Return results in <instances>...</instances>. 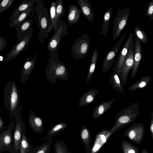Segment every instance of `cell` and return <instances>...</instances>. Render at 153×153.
Wrapping results in <instances>:
<instances>
[{
	"label": "cell",
	"instance_id": "1",
	"mask_svg": "<svg viewBox=\"0 0 153 153\" xmlns=\"http://www.w3.org/2000/svg\"><path fill=\"white\" fill-rule=\"evenodd\" d=\"M58 53L56 50L50 53L45 69L46 79L53 83H56L57 79L68 81L69 75L65 66L59 60Z\"/></svg>",
	"mask_w": 153,
	"mask_h": 153
},
{
	"label": "cell",
	"instance_id": "2",
	"mask_svg": "<svg viewBox=\"0 0 153 153\" xmlns=\"http://www.w3.org/2000/svg\"><path fill=\"white\" fill-rule=\"evenodd\" d=\"M19 90L15 82H8L5 85L4 92V101L5 107L12 116L15 117L20 115L22 105L20 102Z\"/></svg>",
	"mask_w": 153,
	"mask_h": 153
},
{
	"label": "cell",
	"instance_id": "3",
	"mask_svg": "<svg viewBox=\"0 0 153 153\" xmlns=\"http://www.w3.org/2000/svg\"><path fill=\"white\" fill-rule=\"evenodd\" d=\"M43 0H37V5L34 9L36 15L34 19L37 24L38 32V43L43 44L45 39L49 36L48 31L51 24V20L48 10L43 4Z\"/></svg>",
	"mask_w": 153,
	"mask_h": 153
},
{
	"label": "cell",
	"instance_id": "4",
	"mask_svg": "<svg viewBox=\"0 0 153 153\" xmlns=\"http://www.w3.org/2000/svg\"><path fill=\"white\" fill-rule=\"evenodd\" d=\"M140 112L138 103H131L127 107L122 109L115 117L114 125L109 130L111 134L134 121Z\"/></svg>",
	"mask_w": 153,
	"mask_h": 153
},
{
	"label": "cell",
	"instance_id": "5",
	"mask_svg": "<svg viewBox=\"0 0 153 153\" xmlns=\"http://www.w3.org/2000/svg\"><path fill=\"white\" fill-rule=\"evenodd\" d=\"M33 32V27H31L23 33H16L17 43L7 54L3 61H10L16 58L21 52L25 50L32 36Z\"/></svg>",
	"mask_w": 153,
	"mask_h": 153
},
{
	"label": "cell",
	"instance_id": "6",
	"mask_svg": "<svg viewBox=\"0 0 153 153\" xmlns=\"http://www.w3.org/2000/svg\"><path fill=\"white\" fill-rule=\"evenodd\" d=\"M67 24L62 20L57 22V27L54 29V33L49 40L47 48L48 52H51L55 50H59V44L62 38L68 36L69 33Z\"/></svg>",
	"mask_w": 153,
	"mask_h": 153
},
{
	"label": "cell",
	"instance_id": "7",
	"mask_svg": "<svg viewBox=\"0 0 153 153\" xmlns=\"http://www.w3.org/2000/svg\"><path fill=\"white\" fill-rule=\"evenodd\" d=\"M90 41L87 33H84L75 41L70 51L74 58L80 59L87 55L90 46Z\"/></svg>",
	"mask_w": 153,
	"mask_h": 153
},
{
	"label": "cell",
	"instance_id": "8",
	"mask_svg": "<svg viewBox=\"0 0 153 153\" xmlns=\"http://www.w3.org/2000/svg\"><path fill=\"white\" fill-rule=\"evenodd\" d=\"M134 40H131L128 50L120 72L118 75L121 85H125L127 82L129 71L132 69L134 65Z\"/></svg>",
	"mask_w": 153,
	"mask_h": 153
},
{
	"label": "cell",
	"instance_id": "9",
	"mask_svg": "<svg viewBox=\"0 0 153 153\" xmlns=\"http://www.w3.org/2000/svg\"><path fill=\"white\" fill-rule=\"evenodd\" d=\"M129 15L128 8H121L117 11L113 22V39L114 40L120 36L127 24Z\"/></svg>",
	"mask_w": 153,
	"mask_h": 153
},
{
	"label": "cell",
	"instance_id": "10",
	"mask_svg": "<svg viewBox=\"0 0 153 153\" xmlns=\"http://www.w3.org/2000/svg\"><path fill=\"white\" fill-rule=\"evenodd\" d=\"M20 115H17L16 119L13 136L12 149L10 153H19L23 134L25 133V125Z\"/></svg>",
	"mask_w": 153,
	"mask_h": 153
},
{
	"label": "cell",
	"instance_id": "11",
	"mask_svg": "<svg viewBox=\"0 0 153 153\" xmlns=\"http://www.w3.org/2000/svg\"><path fill=\"white\" fill-rule=\"evenodd\" d=\"M15 124V121L12 120L6 128L0 131V153L5 151L11 153L13 143L12 130Z\"/></svg>",
	"mask_w": 153,
	"mask_h": 153
},
{
	"label": "cell",
	"instance_id": "12",
	"mask_svg": "<svg viewBox=\"0 0 153 153\" xmlns=\"http://www.w3.org/2000/svg\"><path fill=\"white\" fill-rule=\"evenodd\" d=\"M145 131V128L143 123H135L129 126L124 134L131 141L140 144L143 139Z\"/></svg>",
	"mask_w": 153,
	"mask_h": 153
},
{
	"label": "cell",
	"instance_id": "13",
	"mask_svg": "<svg viewBox=\"0 0 153 153\" xmlns=\"http://www.w3.org/2000/svg\"><path fill=\"white\" fill-rule=\"evenodd\" d=\"M126 33L127 32H126L111 50L108 51L105 54L102 65V71L103 73H105L108 71L113 65Z\"/></svg>",
	"mask_w": 153,
	"mask_h": 153
},
{
	"label": "cell",
	"instance_id": "14",
	"mask_svg": "<svg viewBox=\"0 0 153 153\" xmlns=\"http://www.w3.org/2000/svg\"><path fill=\"white\" fill-rule=\"evenodd\" d=\"M112 134L107 129H103L95 135L94 144L90 153H97Z\"/></svg>",
	"mask_w": 153,
	"mask_h": 153
},
{
	"label": "cell",
	"instance_id": "15",
	"mask_svg": "<svg viewBox=\"0 0 153 153\" xmlns=\"http://www.w3.org/2000/svg\"><path fill=\"white\" fill-rule=\"evenodd\" d=\"M134 36L133 33H130L126 42L120 51L114 66L112 68V70L113 71H116L118 75L127 54L132 39L134 38Z\"/></svg>",
	"mask_w": 153,
	"mask_h": 153
},
{
	"label": "cell",
	"instance_id": "16",
	"mask_svg": "<svg viewBox=\"0 0 153 153\" xmlns=\"http://www.w3.org/2000/svg\"><path fill=\"white\" fill-rule=\"evenodd\" d=\"M135 36L134 51V63L130 76L132 79L136 76L142 57V52L141 42Z\"/></svg>",
	"mask_w": 153,
	"mask_h": 153
},
{
	"label": "cell",
	"instance_id": "17",
	"mask_svg": "<svg viewBox=\"0 0 153 153\" xmlns=\"http://www.w3.org/2000/svg\"><path fill=\"white\" fill-rule=\"evenodd\" d=\"M37 56V53H36L33 59L30 56L26 59L21 71L20 79L23 83H25L30 76Z\"/></svg>",
	"mask_w": 153,
	"mask_h": 153
},
{
	"label": "cell",
	"instance_id": "18",
	"mask_svg": "<svg viewBox=\"0 0 153 153\" xmlns=\"http://www.w3.org/2000/svg\"><path fill=\"white\" fill-rule=\"evenodd\" d=\"M37 0H25L15 9L13 13L9 19L10 21L14 20L20 14L28 9L32 11L30 17H32L34 15V11L33 6Z\"/></svg>",
	"mask_w": 153,
	"mask_h": 153
},
{
	"label": "cell",
	"instance_id": "19",
	"mask_svg": "<svg viewBox=\"0 0 153 153\" xmlns=\"http://www.w3.org/2000/svg\"><path fill=\"white\" fill-rule=\"evenodd\" d=\"M28 121L30 128L34 132L40 133L43 131L42 118L36 115L32 110L30 111Z\"/></svg>",
	"mask_w": 153,
	"mask_h": 153
},
{
	"label": "cell",
	"instance_id": "20",
	"mask_svg": "<svg viewBox=\"0 0 153 153\" xmlns=\"http://www.w3.org/2000/svg\"><path fill=\"white\" fill-rule=\"evenodd\" d=\"M81 13L90 22L94 24V14L91 4L88 0H77Z\"/></svg>",
	"mask_w": 153,
	"mask_h": 153
},
{
	"label": "cell",
	"instance_id": "21",
	"mask_svg": "<svg viewBox=\"0 0 153 153\" xmlns=\"http://www.w3.org/2000/svg\"><path fill=\"white\" fill-rule=\"evenodd\" d=\"M79 134L81 139L85 147L86 153H90L91 150V134L87 128L83 125L81 127Z\"/></svg>",
	"mask_w": 153,
	"mask_h": 153
},
{
	"label": "cell",
	"instance_id": "22",
	"mask_svg": "<svg viewBox=\"0 0 153 153\" xmlns=\"http://www.w3.org/2000/svg\"><path fill=\"white\" fill-rule=\"evenodd\" d=\"M115 101V99H113L104 102L97 106L92 111V118L96 119L100 117L111 108L112 105Z\"/></svg>",
	"mask_w": 153,
	"mask_h": 153
},
{
	"label": "cell",
	"instance_id": "23",
	"mask_svg": "<svg viewBox=\"0 0 153 153\" xmlns=\"http://www.w3.org/2000/svg\"><path fill=\"white\" fill-rule=\"evenodd\" d=\"M81 13L80 9L75 5L72 4L70 6L67 18L70 27H71L79 21Z\"/></svg>",
	"mask_w": 153,
	"mask_h": 153
},
{
	"label": "cell",
	"instance_id": "24",
	"mask_svg": "<svg viewBox=\"0 0 153 153\" xmlns=\"http://www.w3.org/2000/svg\"><path fill=\"white\" fill-rule=\"evenodd\" d=\"M99 92L97 89H91L88 91L80 97L78 105L80 107L86 106L91 103Z\"/></svg>",
	"mask_w": 153,
	"mask_h": 153
},
{
	"label": "cell",
	"instance_id": "25",
	"mask_svg": "<svg viewBox=\"0 0 153 153\" xmlns=\"http://www.w3.org/2000/svg\"><path fill=\"white\" fill-rule=\"evenodd\" d=\"M68 125L65 123H60L54 125L49 130L46 135L43 137V140H46L52 138L64 130Z\"/></svg>",
	"mask_w": 153,
	"mask_h": 153
},
{
	"label": "cell",
	"instance_id": "26",
	"mask_svg": "<svg viewBox=\"0 0 153 153\" xmlns=\"http://www.w3.org/2000/svg\"><path fill=\"white\" fill-rule=\"evenodd\" d=\"M109 83L112 85L113 89L118 93L123 95L124 94L123 88L121 85L118 74L116 71H114L111 74L109 77Z\"/></svg>",
	"mask_w": 153,
	"mask_h": 153
},
{
	"label": "cell",
	"instance_id": "27",
	"mask_svg": "<svg viewBox=\"0 0 153 153\" xmlns=\"http://www.w3.org/2000/svg\"><path fill=\"white\" fill-rule=\"evenodd\" d=\"M152 78V76H143L129 87L128 88V90L131 91L146 87L149 84Z\"/></svg>",
	"mask_w": 153,
	"mask_h": 153
},
{
	"label": "cell",
	"instance_id": "28",
	"mask_svg": "<svg viewBox=\"0 0 153 153\" xmlns=\"http://www.w3.org/2000/svg\"><path fill=\"white\" fill-rule=\"evenodd\" d=\"M32 11L30 9L27 10L20 14L14 20L9 24L10 28H16L28 17L30 16Z\"/></svg>",
	"mask_w": 153,
	"mask_h": 153
},
{
	"label": "cell",
	"instance_id": "29",
	"mask_svg": "<svg viewBox=\"0 0 153 153\" xmlns=\"http://www.w3.org/2000/svg\"><path fill=\"white\" fill-rule=\"evenodd\" d=\"M112 9L110 8L105 13L103 19V24L100 33V35H103L105 38L108 32L109 22H110Z\"/></svg>",
	"mask_w": 153,
	"mask_h": 153
},
{
	"label": "cell",
	"instance_id": "30",
	"mask_svg": "<svg viewBox=\"0 0 153 153\" xmlns=\"http://www.w3.org/2000/svg\"><path fill=\"white\" fill-rule=\"evenodd\" d=\"M98 57V52L97 49L94 50L91 59V61L87 74L86 83L91 80L92 75L95 71Z\"/></svg>",
	"mask_w": 153,
	"mask_h": 153
},
{
	"label": "cell",
	"instance_id": "31",
	"mask_svg": "<svg viewBox=\"0 0 153 153\" xmlns=\"http://www.w3.org/2000/svg\"><path fill=\"white\" fill-rule=\"evenodd\" d=\"M34 148L28 140L24 133L23 135L19 153H33Z\"/></svg>",
	"mask_w": 153,
	"mask_h": 153
},
{
	"label": "cell",
	"instance_id": "32",
	"mask_svg": "<svg viewBox=\"0 0 153 153\" xmlns=\"http://www.w3.org/2000/svg\"><path fill=\"white\" fill-rule=\"evenodd\" d=\"M121 148L123 153H139V149L138 147L134 146L124 139L121 141Z\"/></svg>",
	"mask_w": 153,
	"mask_h": 153
},
{
	"label": "cell",
	"instance_id": "33",
	"mask_svg": "<svg viewBox=\"0 0 153 153\" xmlns=\"http://www.w3.org/2000/svg\"><path fill=\"white\" fill-rule=\"evenodd\" d=\"M53 141L52 138L47 139L40 146H37L34 148L33 153H49Z\"/></svg>",
	"mask_w": 153,
	"mask_h": 153
},
{
	"label": "cell",
	"instance_id": "34",
	"mask_svg": "<svg viewBox=\"0 0 153 153\" xmlns=\"http://www.w3.org/2000/svg\"><path fill=\"white\" fill-rule=\"evenodd\" d=\"M56 1H52L51 4L50 9V16L52 23L48 31V34L52 30L55 29L57 27V22L56 13Z\"/></svg>",
	"mask_w": 153,
	"mask_h": 153
},
{
	"label": "cell",
	"instance_id": "35",
	"mask_svg": "<svg viewBox=\"0 0 153 153\" xmlns=\"http://www.w3.org/2000/svg\"><path fill=\"white\" fill-rule=\"evenodd\" d=\"M33 22L32 19L25 20L16 27L15 29L17 33H23L32 27Z\"/></svg>",
	"mask_w": 153,
	"mask_h": 153
},
{
	"label": "cell",
	"instance_id": "36",
	"mask_svg": "<svg viewBox=\"0 0 153 153\" xmlns=\"http://www.w3.org/2000/svg\"><path fill=\"white\" fill-rule=\"evenodd\" d=\"M55 153H69V152L65 143L62 141L58 140L54 146Z\"/></svg>",
	"mask_w": 153,
	"mask_h": 153
},
{
	"label": "cell",
	"instance_id": "37",
	"mask_svg": "<svg viewBox=\"0 0 153 153\" xmlns=\"http://www.w3.org/2000/svg\"><path fill=\"white\" fill-rule=\"evenodd\" d=\"M134 35L143 43H146L148 41V37L146 33L139 27L136 26L134 29Z\"/></svg>",
	"mask_w": 153,
	"mask_h": 153
},
{
	"label": "cell",
	"instance_id": "38",
	"mask_svg": "<svg viewBox=\"0 0 153 153\" xmlns=\"http://www.w3.org/2000/svg\"><path fill=\"white\" fill-rule=\"evenodd\" d=\"M56 22L65 14V9L64 7L62 0H57L56 1Z\"/></svg>",
	"mask_w": 153,
	"mask_h": 153
},
{
	"label": "cell",
	"instance_id": "39",
	"mask_svg": "<svg viewBox=\"0 0 153 153\" xmlns=\"http://www.w3.org/2000/svg\"><path fill=\"white\" fill-rule=\"evenodd\" d=\"M14 0H3L0 3V15L8 9L13 4Z\"/></svg>",
	"mask_w": 153,
	"mask_h": 153
},
{
	"label": "cell",
	"instance_id": "40",
	"mask_svg": "<svg viewBox=\"0 0 153 153\" xmlns=\"http://www.w3.org/2000/svg\"><path fill=\"white\" fill-rule=\"evenodd\" d=\"M145 14L151 18L149 19L150 21L153 20V0L151 1L148 4Z\"/></svg>",
	"mask_w": 153,
	"mask_h": 153
},
{
	"label": "cell",
	"instance_id": "41",
	"mask_svg": "<svg viewBox=\"0 0 153 153\" xmlns=\"http://www.w3.org/2000/svg\"><path fill=\"white\" fill-rule=\"evenodd\" d=\"M7 45V43L5 38H2L0 34V51L5 48Z\"/></svg>",
	"mask_w": 153,
	"mask_h": 153
},
{
	"label": "cell",
	"instance_id": "42",
	"mask_svg": "<svg viewBox=\"0 0 153 153\" xmlns=\"http://www.w3.org/2000/svg\"><path fill=\"white\" fill-rule=\"evenodd\" d=\"M151 119L149 125V130L152 138L153 139V112L150 111Z\"/></svg>",
	"mask_w": 153,
	"mask_h": 153
},
{
	"label": "cell",
	"instance_id": "43",
	"mask_svg": "<svg viewBox=\"0 0 153 153\" xmlns=\"http://www.w3.org/2000/svg\"><path fill=\"white\" fill-rule=\"evenodd\" d=\"M5 128L6 127L4 126L3 120L0 116V131Z\"/></svg>",
	"mask_w": 153,
	"mask_h": 153
},
{
	"label": "cell",
	"instance_id": "44",
	"mask_svg": "<svg viewBox=\"0 0 153 153\" xmlns=\"http://www.w3.org/2000/svg\"><path fill=\"white\" fill-rule=\"evenodd\" d=\"M141 153H149L147 149H145L142 150L141 151Z\"/></svg>",
	"mask_w": 153,
	"mask_h": 153
},
{
	"label": "cell",
	"instance_id": "45",
	"mask_svg": "<svg viewBox=\"0 0 153 153\" xmlns=\"http://www.w3.org/2000/svg\"><path fill=\"white\" fill-rule=\"evenodd\" d=\"M69 153H72L71 152H69Z\"/></svg>",
	"mask_w": 153,
	"mask_h": 153
},
{
	"label": "cell",
	"instance_id": "46",
	"mask_svg": "<svg viewBox=\"0 0 153 153\" xmlns=\"http://www.w3.org/2000/svg\"></svg>",
	"mask_w": 153,
	"mask_h": 153
},
{
	"label": "cell",
	"instance_id": "47",
	"mask_svg": "<svg viewBox=\"0 0 153 153\" xmlns=\"http://www.w3.org/2000/svg\"></svg>",
	"mask_w": 153,
	"mask_h": 153
}]
</instances>
